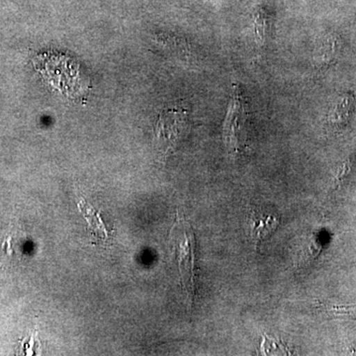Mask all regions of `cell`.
<instances>
[{
	"label": "cell",
	"mask_w": 356,
	"mask_h": 356,
	"mask_svg": "<svg viewBox=\"0 0 356 356\" xmlns=\"http://www.w3.org/2000/svg\"><path fill=\"white\" fill-rule=\"evenodd\" d=\"M185 112L182 110H165L159 115L156 124V138L166 147H172L181 133L185 123Z\"/></svg>",
	"instance_id": "7a4b0ae2"
},
{
	"label": "cell",
	"mask_w": 356,
	"mask_h": 356,
	"mask_svg": "<svg viewBox=\"0 0 356 356\" xmlns=\"http://www.w3.org/2000/svg\"><path fill=\"white\" fill-rule=\"evenodd\" d=\"M332 312L336 315H346L356 318V306H334Z\"/></svg>",
	"instance_id": "9c48e42d"
},
{
	"label": "cell",
	"mask_w": 356,
	"mask_h": 356,
	"mask_svg": "<svg viewBox=\"0 0 356 356\" xmlns=\"http://www.w3.org/2000/svg\"><path fill=\"white\" fill-rule=\"evenodd\" d=\"M350 170L351 161L350 159H348V161H344L341 168L337 170L336 177H334V184L336 185V186H339V185L343 184V180L350 175Z\"/></svg>",
	"instance_id": "ba28073f"
},
{
	"label": "cell",
	"mask_w": 356,
	"mask_h": 356,
	"mask_svg": "<svg viewBox=\"0 0 356 356\" xmlns=\"http://www.w3.org/2000/svg\"><path fill=\"white\" fill-rule=\"evenodd\" d=\"M34 65L44 79L62 92L74 95L81 89L79 69L70 58L44 54L35 58Z\"/></svg>",
	"instance_id": "6da1fadb"
},
{
	"label": "cell",
	"mask_w": 356,
	"mask_h": 356,
	"mask_svg": "<svg viewBox=\"0 0 356 356\" xmlns=\"http://www.w3.org/2000/svg\"><path fill=\"white\" fill-rule=\"evenodd\" d=\"M261 351L264 355H290L289 348L277 337L264 334L261 344Z\"/></svg>",
	"instance_id": "8992f818"
},
{
	"label": "cell",
	"mask_w": 356,
	"mask_h": 356,
	"mask_svg": "<svg viewBox=\"0 0 356 356\" xmlns=\"http://www.w3.org/2000/svg\"><path fill=\"white\" fill-rule=\"evenodd\" d=\"M321 250H322V245H321L320 241L318 240L317 236H310L308 242H306L305 245H302L301 250L299 252L298 266L301 267V268L308 266L311 262L317 259Z\"/></svg>",
	"instance_id": "5b68a950"
},
{
	"label": "cell",
	"mask_w": 356,
	"mask_h": 356,
	"mask_svg": "<svg viewBox=\"0 0 356 356\" xmlns=\"http://www.w3.org/2000/svg\"><path fill=\"white\" fill-rule=\"evenodd\" d=\"M280 225V217L268 210H257L250 218V236L255 248L259 250L262 243L275 233Z\"/></svg>",
	"instance_id": "3957f363"
},
{
	"label": "cell",
	"mask_w": 356,
	"mask_h": 356,
	"mask_svg": "<svg viewBox=\"0 0 356 356\" xmlns=\"http://www.w3.org/2000/svg\"><path fill=\"white\" fill-rule=\"evenodd\" d=\"M84 202H86V201L81 200V202L79 203V207H81V212H83L84 216H86V219L88 220L89 227L92 226L93 224L92 229L96 236H102V238L107 236V232L104 225L96 222V220H100L99 215H97L96 218H93L92 208H91L88 203Z\"/></svg>",
	"instance_id": "52a82bcc"
},
{
	"label": "cell",
	"mask_w": 356,
	"mask_h": 356,
	"mask_svg": "<svg viewBox=\"0 0 356 356\" xmlns=\"http://www.w3.org/2000/svg\"><path fill=\"white\" fill-rule=\"evenodd\" d=\"M353 106H355V97L350 95L343 96V98L337 102L336 107L332 110L329 121L334 126H343L348 122Z\"/></svg>",
	"instance_id": "277c9868"
}]
</instances>
